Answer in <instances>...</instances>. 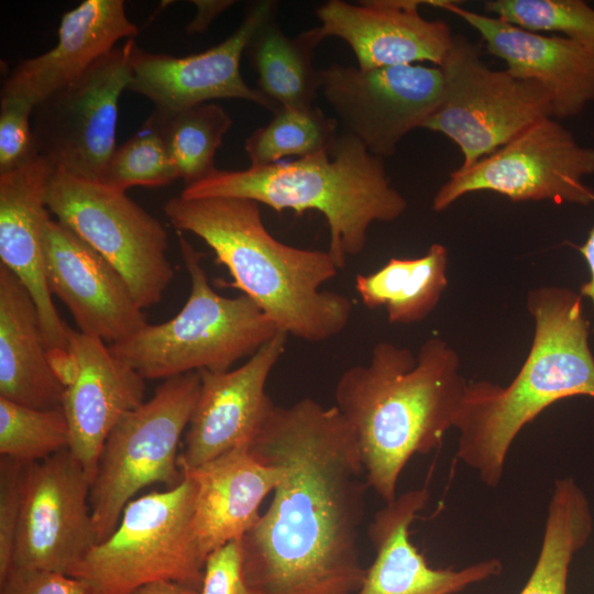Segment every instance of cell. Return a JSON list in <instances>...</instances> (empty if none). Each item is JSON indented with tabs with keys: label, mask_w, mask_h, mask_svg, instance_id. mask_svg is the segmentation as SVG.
I'll return each instance as SVG.
<instances>
[{
	"label": "cell",
	"mask_w": 594,
	"mask_h": 594,
	"mask_svg": "<svg viewBox=\"0 0 594 594\" xmlns=\"http://www.w3.org/2000/svg\"><path fill=\"white\" fill-rule=\"evenodd\" d=\"M157 131L185 186L211 174L216 153L232 120L222 106L204 103L173 113L153 111L145 121Z\"/></svg>",
	"instance_id": "cell-29"
},
{
	"label": "cell",
	"mask_w": 594,
	"mask_h": 594,
	"mask_svg": "<svg viewBox=\"0 0 594 594\" xmlns=\"http://www.w3.org/2000/svg\"><path fill=\"white\" fill-rule=\"evenodd\" d=\"M287 337L278 331L234 370L199 371L200 393L179 455L180 469L250 444L271 399L265 385L285 352Z\"/></svg>",
	"instance_id": "cell-21"
},
{
	"label": "cell",
	"mask_w": 594,
	"mask_h": 594,
	"mask_svg": "<svg viewBox=\"0 0 594 594\" xmlns=\"http://www.w3.org/2000/svg\"><path fill=\"white\" fill-rule=\"evenodd\" d=\"M594 147L578 142L556 118L540 119L469 167L452 170L432 199L441 212L464 195L493 191L512 201L588 206L594 190Z\"/></svg>",
	"instance_id": "cell-11"
},
{
	"label": "cell",
	"mask_w": 594,
	"mask_h": 594,
	"mask_svg": "<svg viewBox=\"0 0 594 594\" xmlns=\"http://www.w3.org/2000/svg\"><path fill=\"white\" fill-rule=\"evenodd\" d=\"M54 168L41 156L0 174V265L31 294L52 358L69 352L70 327L59 317L46 282V233L51 222L45 194Z\"/></svg>",
	"instance_id": "cell-20"
},
{
	"label": "cell",
	"mask_w": 594,
	"mask_h": 594,
	"mask_svg": "<svg viewBox=\"0 0 594 594\" xmlns=\"http://www.w3.org/2000/svg\"><path fill=\"white\" fill-rule=\"evenodd\" d=\"M23 463L0 458V583L13 563V551L20 516V479Z\"/></svg>",
	"instance_id": "cell-35"
},
{
	"label": "cell",
	"mask_w": 594,
	"mask_h": 594,
	"mask_svg": "<svg viewBox=\"0 0 594 594\" xmlns=\"http://www.w3.org/2000/svg\"><path fill=\"white\" fill-rule=\"evenodd\" d=\"M428 499L426 487L415 488L376 512L369 526L375 558L355 594H453L502 572L497 559L461 570L429 566L409 535L411 524Z\"/></svg>",
	"instance_id": "cell-23"
},
{
	"label": "cell",
	"mask_w": 594,
	"mask_h": 594,
	"mask_svg": "<svg viewBox=\"0 0 594 594\" xmlns=\"http://www.w3.org/2000/svg\"><path fill=\"white\" fill-rule=\"evenodd\" d=\"M131 594H199V590L173 581H160L143 585Z\"/></svg>",
	"instance_id": "cell-40"
},
{
	"label": "cell",
	"mask_w": 594,
	"mask_h": 594,
	"mask_svg": "<svg viewBox=\"0 0 594 594\" xmlns=\"http://www.w3.org/2000/svg\"><path fill=\"white\" fill-rule=\"evenodd\" d=\"M138 32L123 0L82 1L62 16L54 47L12 69L2 84L0 99L35 107L79 78L120 40L134 38Z\"/></svg>",
	"instance_id": "cell-22"
},
{
	"label": "cell",
	"mask_w": 594,
	"mask_h": 594,
	"mask_svg": "<svg viewBox=\"0 0 594 594\" xmlns=\"http://www.w3.org/2000/svg\"><path fill=\"white\" fill-rule=\"evenodd\" d=\"M64 392L31 294L0 265V397L51 409L62 406Z\"/></svg>",
	"instance_id": "cell-25"
},
{
	"label": "cell",
	"mask_w": 594,
	"mask_h": 594,
	"mask_svg": "<svg viewBox=\"0 0 594 594\" xmlns=\"http://www.w3.org/2000/svg\"><path fill=\"white\" fill-rule=\"evenodd\" d=\"M201 386L199 372L164 380L154 395L125 413L108 435L90 487L98 542L117 527L124 507L142 488L179 484L178 449Z\"/></svg>",
	"instance_id": "cell-8"
},
{
	"label": "cell",
	"mask_w": 594,
	"mask_h": 594,
	"mask_svg": "<svg viewBox=\"0 0 594 594\" xmlns=\"http://www.w3.org/2000/svg\"><path fill=\"white\" fill-rule=\"evenodd\" d=\"M194 501L186 475L172 488L132 499L70 575L87 582L91 594H131L160 581L200 590L206 559L194 530Z\"/></svg>",
	"instance_id": "cell-7"
},
{
	"label": "cell",
	"mask_w": 594,
	"mask_h": 594,
	"mask_svg": "<svg viewBox=\"0 0 594 594\" xmlns=\"http://www.w3.org/2000/svg\"><path fill=\"white\" fill-rule=\"evenodd\" d=\"M419 0H329L317 11L323 38L344 41L358 67L374 69L422 62L441 66L453 36L449 24L427 20Z\"/></svg>",
	"instance_id": "cell-19"
},
{
	"label": "cell",
	"mask_w": 594,
	"mask_h": 594,
	"mask_svg": "<svg viewBox=\"0 0 594 594\" xmlns=\"http://www.w3.org/2000/svg\"><path fill=\"white\" fill-rule=\"evenodd\" d=\"M68 341L62 407L69 426V450L92 483L108 435L125 413L144 402L145 380L102 340L70 328Z\"/></svg>",
	"instance_id": "cell-17"
},
{
	"label": "cell",
	"mask_w": 594,
	"mask_h": 594,
	"mask_svg": "<svg viewBox=\"0 0 594 594\" xmlns=\"http://www.w3.org/2000/svg\"><path fill=\"white\" fill-rule=\"evenodd\" d=\"M448 251L433 243L415 258L391 257L371 274L355 276V290L369 309L385 308L389 323L426 319L448 286Z\"/></svg>",
	"instance_id": "cell-27"
},
{
	"label": "cell",
	"mask_w": 594,
	"mask_h": 594,
	"mask_svg": "<svg viewBox=\"0 0 594 594\" xmlns=\"http://www.w3.org/2000/svg\"><path fill=\"white\" fill-rule=\"evenodd\" d=\"M527 308L535 330L519 372L507 386L470 382L454 427L458 459L490 487L499 484L509 448L527 424L561 399L594 397L582 296L566 287H539L528 293Z\"/></svg>",
	"instance_id": "cell-4"
},
{
	"label": "cell",
	"mask_w": 594,
	"mask_h": 594,
	"mask_svg": "<svg viewBox=\"0 0 594 594\" xmlns=\"http://www.w3.org/2000/svg\"><path fill=\"white\" fill-rule=\"evenodd\" d=\"M177 239L190 278L184 307L174 318L147 323L131 338L109 345L144 380H166L204 370L228 371L280 331L248 296L218 294L202 267V254L183 232L177 231Z\"/></svg>",
	"instance_id": "cell-6"
},
{
	"label": "cell",
	"mask_w": 594,
	"mask_h": 594,
	"mask_svg": "<svg viewBox=\"0 0 594 594\" xmlns=\"http://www.w3.org/2000/svg\"><path fill=\"white\" fill-rule=\"evenodd\" d=\"M45 253L47 286L68 308L79 332L111 345L148 323L122 275L58 220L48 224Z\"/></svg>",
	"instance_id": "cell-16"
},
{
	"label": "cell",
	"mask_w": 594,
	"mask_h": 594,
	"mask_svg": "<svg viewBox=\"0 0 594 594\" xmlns=\"http://www.w3.org/2000/svg\"><path fill=\"white\" fill-rule=\"evenodd\" d=\"M182 472L195 484L193 524L206 561L257 522L261 504L283 475L282 468L258 461L249 446Z\"/></svg>",
	"instance_id": "cell-24"
},
{
	"label": "cell",
	"mask_w": 594,
	"mask_h": 594,
	"mask_svg": "<svg viewBox=\"0 0 594 594\" xmlns=\"http://www.w3.org/2000/svg\"><path fill=\"white\" fill-rule=\"evenodd\" d=\"M469 383L457 351L437 336L417 355L378 342L367 364L340 375L334 406L356 433L369 487L385 503L396 498L408 460L437 449L455 427Z\"/></svg>",
	"instance_id": "cell-2"
},
{
	"label": "cell",
	"mask_w": 594,
	"mask_h": 594,
	"mask_svg": "<svg viewBox=\"0 0 594 594\" xmlns=\"http://www.w3.org/2000/svg\"><path fill=\"white\" fill-rule=\"evenodd\" d=\"M340 133L336 118L319 107H283L272 120L253 131L244 142L250 166L258 167L329 151Z\"/></svg>",
	"instance_id": "cell-30"
},
{
	"label": "cell",
	"mask_w": 594,
	"mask_h": 594,
	"mask_svg": "<svg viewBox=\"0 0 594 594\" xmlns=\"http://www.w3.org/2000/svg\"><path fill=\"white\" fill-rule=\"evenodd\" d=\"M426 3L449 11L472 26L486 52L504 61L505 70L513 77L539 85L550 99L553 118L575 117L594 102V54L575 42L521 29L454 1Z\"/></svg>",
	"instance_id": "cell-18"
},
{
	"label": "cell",
	"mask_w": 594,
	"mask_h": 594,
	"mask_svg": "<svg viewBox=\"0 0 594 594\" xmlns=\"http://www.w3.org/2000/svg\"><path fill=\"white\" fill-rule=\"evenodd\" d=\"M443 90L439 66L420 64L361 69L333 64L319 69V92L340 130L373 155L395 154L403 138L422 128Z\"/></svg>",
	"instance_id": "cell-13"
},
{
	"label": "cell",
	"mask_w": 594,
	"mask_h": 594,
	"mask_svg": "<svg viewBox=\"0 0 594 594\" xmlns=\"http://www.w3.org/2000/svg\"><path fill=\"white\" fill-rule=\"evenodd\" d=\"M199 594H258L245 580L240 540L228 542L208 557Z\"/></svg>",
	"instance_id": "cell-36"
},
{
	"label": "cell",
	"mask_w": 594,
	"mask_h": 594,
	"mask_svg": "<svg viewBox=\"0 0 594 594\" xmlns=\"http://www.w3.org/2000/svg\"><path fill=\"white\" fill-rule=\"evenodd\" d=\"M0 594H91V590L84 580L65 573L13 566L0 583Z\"/></svg>",
	"instance_id": "cell-37"
},
{
	"label": "cell",
	"mask_w": 594,
	"mask_h": 594,
	"mask_svg": "<svg viewBox=\"0 0 594 594\" xmlns=\"http://www.w3.org/2000/svg\"><path fill=\"white\" fill-rule=\"evenodd\" d=\"M91 481L69 449L23 464L12 568L70 575L98 543Z\"/></svg>",
	"instance_id": "cell-14"
},
{
	"label": "cell",
	"mask_w": 594,
	"mask_h": 594,
	"mask_svg": "<svg viewBox=\"0 0 594 594\" xmlns=\"http://www.w3.org/2000/svg\"><path fill=\"white\" fill-rule=\"evenodd\" d=\"M177 178L162 138L145 122L143 129L116 148L99 183L127 193L134 186H165Z\"/></svg>",
	"instance_id": "cell-33"
},
{
	"label": "cell",
	"mask_w": 594,
	"mask_h": 594,
	"mask_svg": "<svg viewBox=\"0 0 594 594\" xmlns=\"http://www.w3.org/2000/svg\"><path fill=\"white\" fill-rule=\"evenodd\" d=\"M579 252L584 257L590 271V279L580 287V295L587 297L594 308V227L591 229L585 242L579 246ZM592 332L594 334V324Z\"/></svg>",
	"instance_id": "cell-39"
},
{
	"label": "cell",
	"mask_w": 594,
	"mask_h": 594,
	"mask_svg": "<svg viewBox=\"0 0 594 594\" xmlns=\"http://www.w3.org/2000/svg\"><path fill=\"white\" fill-rule=\"evenodd\" d=\"M163 211L177 231L199 237L228 270L229 286L252 299L287 336L323 342L349 324L351 300L321 289L339 271L331 255L275 239L256 201L179 195Z\"/></svg>",
	"instance_id": "cell-3"
},
{
	"label": "cell",
	"mask_w": 594,
	"mask_h": 594,
	"mask_svg": "<svg viewBox=\"0 0 594 594\" xmlns=\"http://www.w3.org/2000/svg\"><path fill=\"white\" fill-rule=\"evenodd\" d=\"M315 26L288 36L276 21L267 18L255 30L245 48L257 75V90L273 111L283 107H309L319 92V69L315 68L316 47L323 41Z\"/></svg>",
	"instance_id": "cell-26"
},
{
	"label": "cell",
	"mask_w": 594,
	"mask_h": 594,
	"mask_svg": "<svg viewBox=\"0 0 594 594\" xmlns=\"http://www.w3.org/2000/svg\"><path fill=\"white\" fill-rule=\"evenodd\" d=\"M488 15L521 29L554 32L594 54V8L583 0H487Z\"/></svg>",
	"instance_id": "cell-32"
},
{
	"label": "cell",
	"mask_w": 594,
	"mask_h": 594,
	"mask_svg": "<svg viewBox=\"0 0 594 594\" xmlns=\"http://www.w3.org/2000/svg\"><path fill=\"white\" fill-rule=\"evenodd\" d=\"M135 40H127L86 73L34 107L37 154L55 170L100 182L114 153L119 99L132 75Z\"/></svg>",
	"instance_id": "cell-12"
},
{
	"label": "cell",
	"mask_w": 594,
	"mask_h": 594,
	"mask_svg": "<svg viewBox=\"0 0 594 594\" xmlns=\"http://www.w3.org/2000/svg\"><path fill=\"white\" fill-rule=\"evenodd\" d=\"M69 426L62 406L28 407L0 397V454L23 464L69 449Z\"/></svg>",
	"instance_id": "cell-31"
},
{
	"label": "cell",
	"mask_w": 594,
	"mask_h": 594,
	"mask_svg": "<svg viewBox=\"0 0 594 594\" xmlns=\"http://www.w3.org/2000/svg\"><path fill=\"white\" fill-rule=\"evenodd\" d=\"M277 3L255 1L239 28L219 44L189 56L148 53L134 47L127 90L147 98L154 110L173 113L218 99H241L271 112L270 101L242 77L240 63L258 25L276 14Z\"/></svg>",
	"instance_id": "cell-15"
},
{
	"label": "cell",
	"mask_w": 594,
	"mask_h": 594,
	"mask_svg": "<svg viewBox=\"0 0 594 594\" xmlns=\"http://www.w3.org/2000/svg\"><path fill=\"white\" fill-rule=\"evenodd\" d=\"M48 210L124 278L142 309L161 301L174 278L164 226L127 193L61 170L45 194Z\"/></svg>",
	"instance_id": "cell-9"
},
{
	"label": "cell",
	"mask_w": 594,
	"mask_h": 594,
	"mask_svg": "<svg viewBox=\"0 0 594 594\" xmlns=\"http://www.w3.org/2000/svg\"><path fill=\"white\" fill-rule=\"evenodd\" d=\"M180 196L244 198L298 216L319 211L329 228L328 253L339 270L364 250L373 222L394 221L407 209L384 160L341 130L329 151L245 169L216 168L185 186Z\"/></svg>",
	"instance_id": "cell-5"
},
{
	"label": "cell",
	"mask_w": 594,
	"mask_h": 594,
	"mask_svg": "<svg viewBox=\"0 0 594 594\" xmlns=\"http://www.w3.org/2000/svg\"><path fill=\"white\" fill-rule=\"evenodd\" d=\"M33 110L29 103L0 99V174L38 157L32 127Z\"/></svg>",
	"instance_id": "cell-34"
},
{
	"label": "cell",
	"mask_w": 594,
	"mask_h": 594,
	"mask_svg": "<svg viewBox=\"0 0 594 594\" xmlns=\"http://www.w3.org/2000/svg\"><path fill=\"white\" fill-rule=\"evenodd\" d=\"M197 11L194 19L187 24L188 34L204 33L209 25L227 9L232 7L233 0H194Z\"/></svg>",
	"instance_id": "cell-38"
},
{
	"label": "cell",
	"mask_w": 594,
	"mask_h": 594,
	"mask_svg": "<svg viewBox=\"0 0 594 594\" xmlns=\"http://www.w3.org/2000/svg\"><path fill=\"white\" fill-rule=\"evenodd\" d=\"M480 48L464 36H453L440 66V102L421 128L459 146L460 167L473 165L536 121L553 117L550 99L539 85L488 68Z\"/></svg>",
	"instance_id": "cell-10"
},
{
	"label": "cell",
	"mask_w": 594,
	"mask_h": 594,
	"mask_svg": "<svg viewBox=\"0 0 594 594\" xmlns=\"http://www.w3.org/2000/svg\"><path fill=\"white\" fill-rule=\"evenodd\" d=\"M249 450L283 475L240 539L248 584L258 594H355L366 572L359 529L370 487L351 424L309 397L289 406L271 398Z\"/></svg>",
	"instance_id": "cell-1"
},
{
	"label": "cell",
	"mask_w": 594,
	"mask_h": 594,
	"mask_svg": "<svg viewBox=\"0 0 594 594\" xmlns=\"http://www.w3.org/2000/svg\"><path fill=\"white\" fill-rule=\"evenodd\" d=\"M593 530L585 493L572 477L557 480L551 494L541 549L519 594H566L569 566Z\"/></svg>",
	"instance_id": "cell-28"
}]
</instances>
